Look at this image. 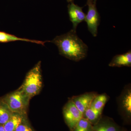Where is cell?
I'll return each mask as SVG.
<instances>
[{"label": "cell", "instance_id": "1", "mask_svg": "<svg viewBox=\"0 0 131 131\" xmlns=\"http://www.w3.org/2000/svg\"><path fill=\"white\" fill-rule=\"evenodd\" d=\"M50 42L57 46L60 55L70 60L78 62L86 57L88 46L73 30L57 36Z\"/></svg>", "mask_w": 131, "mask_h": 131}, {"label": "cell", "instance_id": "2", "mask_svg": "<svg viewBox=\"0 0 131 131\" xmlns=\"http://www.w3.org/2000/svg\"><path fill=\"white\" fill-rule=\"evenodd\" d=\"M42 85L41 62L39 61L27 73L19 89L31 99L39 93Z\"/></svg>", "mask_w": 131, "mask_h": 131}, {"label": "cell", "instance_id": "3", "mask_svg": "<svg viewBox=\"0 0 131 131\" xmlns=\"http://www.w3.org/2000/svg\"><path fill=\"white\" fill-rule=\"evenodd\" d=\"M30 100L19 88L0 98L13 113L27 116Z\"/></svg>", "mask_w": 131, "mask_h": 131}, {"label": "cell", "instance_id": "4", "mask_svg": "<svg viewBox=\"0 0 131 131\" xmlns=\"http://www.w3.org/2000/svg\"><path fill=\"white\" fill-rule=\"evenodd\" d=\"M63 113L65 122L71 131H73L83 116L71 99L64 106Z\"/></svg>", "mask_w": 131, "mask_h": 131}, {"label": "cell", "instance_id": "5", "mask_svg": "<svg viewBox=\"0 0 131 131\" xmlns=\"http://www.w3.org/2000/svg\"><path fill=\"white\" fill-rule=\"evenodd\" d=\"M96 2L91 0H88L87 5L88 10L84 20L86 22L89 31L94 37L97 36L98 27L100 22V16L96 8Z\"/></svg>", "mask_w": 131, "mask_h": 131}, {"label": "cell", "instance_id": "6", "mask_svg": "<svg viewBox=\"0 0 131 131\" xmlns=\"http://www.w3.org/2000/svg\"><path fill=\"white\" fill-rule=\"evenodd\" d=\"M68 11L70 19L73 25L72 30L76 31L78 25L84 21L86 15L83 11L82 7L75 5L73 2L70 3L68 5Z\"/></svg>", "mask_w": 131, "mask_h": 131}, {"label": "cell", "instance_id": "7", "mask_svg": "<svg viewBox=\"0 0 131 131\" xmlns=\"http://www.w3.org/2000/svg\"><path fill=\"white\" fill-rule=\"evenodd\" d=\"M97 95L93 92L86 93L74 96L71 100L83 115L85 111L91 107L93 101Z\"/></svg>", "mask_w": 131, "mask_h": 131}, {"label": "cell", "instance_id": "8", "mask_svg": "<svg viewBox=\"0 0 131 131\" xmlns=\"http://www.w3.org/2000/svg\"><path fill=\"white\" fill-rule=\"evenodd\" d=\"M109 66L112 67H131V51L115 56L109 64Z\"/></svg>", "mask_w": 131, "mask_h": 131}, {"label": "cell", "instance_id": "9", "mask_svg": "<svg viewBox=\"0 0 131 131\" xmlns=\"http://www.w3.org/2000/svg\"><path fill=\"white\" fill-rule=\"evenodd\" d=\"M17 41L31 42L37 44L42 45L43 46H44L45 43L46 42H50V41H42L19 37L15 35L0 31V43H6Z\"/></svg>", "mask_w": 131, "mask_h": 131}, {"label": "cell", "instance_id": "10", "mask_svg": "<svg viewBox=\"0 0 131 131\" xmlns=\"http://www.w3.org/2000/svg\"><path fill=\"white\" fill-rule=\"evenodd\" d=\"M26 119L27 115L13 113L9 120L3 125V126L6 131H15L17 127Z\"/></svg>", "mask_w": 131, "mask_h": 131}, {"label": "cell", "instance_id": "11", "mask_svg": "<svg viewBox=\"0 0 131 131\" xmlns=\"http://www.w3.org/2000/svg\"><path fill=\"white\" fill-rule=\"evenodd\" d=\"M92 131H118V130L112 122L105 120L98 122L93 126Z\"/></svg>", "mask_w": 131, "mask_h": 131}, {"label": "cell", "instance_id": "12", "mask_svg": "<svg viewBox=\"0 0 131 131\" xmlns=\"http://www.w3.org/2000/svg\"><path fill=\"white\" fill-rule=\"evenodd\" d=\"M13 113L0 100V125H3L9 120Z\"/></svg>", "mask_w": 131, "mask_h": 131}, {"label": "cell", "instance_id": "13", "mask_svg": "<svg viewBox=\"0 0 131 131\" xmlns=\"http://www.w3.org/2000/svg\"><path fill=\"white\" fill-rule=\"evenodd\" d=\"M107 100L108 97L106 94L97 95L93 101L91 107L95 110L102 112Z\"/></svg>", "mask_w": 131, "mask_h": 131}, {"label": "cell", "instance_id": "14", "mask_svg": "<svg viewBox=\"0 0 131 131\" xmlns=\"http://www.w3.org/2000/svg\"><path fill=\"white\" fill-rule=\"evenodd\" d=\"M102 112L95 110L94 108L90 107L83 114L86 118L91 123L94 122L99 119L102 114Z\"/></svg>", "mask_w": 131, "mask_h": 131}, {"label": "cell", "instance_id": "15", "mask_svg": "<svg viewBox=\"0 0 131 131\" xmlns=\"http://www.w3.org/2000/svg\"><path fill=\"white\" fill-rule=\"evenodd\" d=\"M93 127L91 122L86 118L83 117L78 122L73 131H92Z\"/></svg>", "mask_w": 131, "mask_h": 131}, {"label": "cell", "instance_id": "16", "mask_svg": "<svg viewBox=\"0 0 131 131\" xmlns=\"http://www.w3.org/2000/svg\"><path fill=\"white\" fill-rule=\"evenodd\" d=\"M122 106L127 113L130 115L131 113V93L130 90L124 95L122 101Z\"/></svg>", "mask_w": 131, "mask_h": 131}, {"label": "cell", "instance_id": "17", "mask_svg": "<svg viewBox=\"0 0 131 131\" xmlns=\"http://www.w3.org/2000/svg\"><path fill=\"white\" fill-rule=\"evenodd\" d=\"M15 131H35L27 121L25 120L16 128Z\"/></svg>", "mask_w": 131, "mask_h": 131}, {"label": "cell", "instance_id": "18", "mask_svg": "<svg viewBox=\"0 0 131 131\" xmlns=\"http://www.w3.org/2000/svg\"><path fill=\"white\" fill-rule=\"evenodd\" d=\"M0 131H6L4 128L3 125H0Z\"/></svg>", "mask_w": 131, "mask_h": 131}, {"label": "cell", "instance_id": "19", "mask_svg": "<svg viewBox=\"0 0 131 131\" xmlns=\"http://www.w3.org/2000/svg\"><path fill=\"white\" fill-rule=\"evenodd\" d=\"M67 2L69 3H71L72 2H73L74 1V0H67Z\"/></svg>", "mask_w": 131, "mask_h": 131}, {"label": "cell", "instance_id": "20", "mask_svg": "<svg viewBox=\"0 0 131 131\" xmlns=\"http://www.w3.org/2000/svg\"><path fill=\"white\" fill-rule=\"evenodd\" d=\"M91 1H92L96 3V1H97V0H91Z\"/></svg>", "mask_w": 131, "mask_h": 131}]
</instances>
